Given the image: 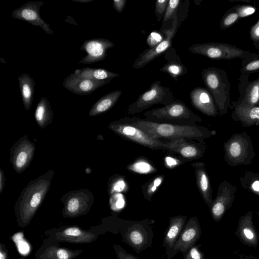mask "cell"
Segmentation results:
<instances>
[{
    "mask_svg": "<svg viewBox=\"0 0 259 259\" xmlns=\"http://www.w3.org/2000/svg\"><path fill=\"white\" fill-rule=\"evenodd\" d=\"M143 130L149 135L159 139L168 140L187 139L200 141L204 137L201 128L196 125H181L162 123L142 119L137 117H125L120 119Z\"/></svg>",
    "mask_w": 259,
    "mask_h": 259,
    "instance_id": "obj_1",
    "label": "cell"
},
{
    "mask_svg": "<svg viewBox=\"0 0 259 259\" xmlns=\"http://www.w3.org/2000/svg\"><path fill=\"white\" fill-rule=\"evenodd\" d=\"M144 116L149 121L181 125H196L201 121L185 103L177 99L169 105L145 111Z\"/></svg>",
    "mask_w": 259,
    "mask_h": 259,
    "instance_id": "obj_2",
    "label": "cell"
},
{
    "mask_svg": "<svg viewBox=\"0 0 259 259\" xmlns=\"http://www.w3.org/2000/svg\"><path fill=\"white\" fill-rule=\"evenodd\" d=\"M39 177L24 189L19 199L18 210L20 221L23 224L27 223L32 217L36 209L45 197L49 188V180L45 177Z\"/></svg>",
    "mask_w": 259,
    "mask_h": 259,
    "instance_id": "obj_3",
    "label": "cell"
},
{
    "mask_svg": "<svg viewBox=\"0 0 259 259\" xmlns=\"http://www.w3.org/2000/svg\"><path fill=\"white\" fill-rule=\"evenodd\" d=\"M124 221V227L122 228L121 236L126 244L138 253L151 247L153 237L152 220Z\"/></svg>",
    "mask_w": 259,
    "mask_h": 259,
    "instance_id": "obj_4",
    "label": "cell"
},
{
    "mask_svg": "<svg viewBox=\"0 0 259 259\" xmlns=\"http://www.w3.org/2000/svg\"><path fill=\"white\" fill-rule=\"evenodd\" d=\"M161 82L160 80L152 82L148 90L128 106V114L134 115L157 104L166 106L171 103L175 100L172 92L169 88L162 85Z\"/></svg>",
    "mask_w": 259,
    "mask_h": 259,
    "instance_id": "obj_5",
    "label": "cell"
},
{
    "mask_svg": "<svg viewBox=\"0 0 259 259\" xmlns=\"http://www.w3.org/2000/svg\"><path fill=\"white\" fill-rule=\"evenodd\" d=\"M201 74L204 84L217 104L223 106L228 101L230 93V84L226 72L220 68L210 67L204 68Z\"/></svg>",
    "mask_w": 259,
    "mask_h": 259,
    "instance_id": "obj_6",
    "label": "cell"
},
{
    "mask_svg": "<svg viewBox=\"0 0 259 259\" xmlns=\"http://www.w3.org/2000/svg\"><path fill=\"white\" fill-rule=\"evenodd\" d=\"M108 127L120 136L143 146L153 150H167L165 143L138 127L120 119L111 122Z\"/></svg>",
    "mask_w": 259,
    "mask_h": 259,
    "instance_id": "obj_7",
    "label": "cell"
},
{
    "mask_svg": "<svg viewBox=\"0 0 259 259\" xmlns=\"http://www.w3.org/2000/svg\"><path fill=\"white\" fill-rule=\"evenodd\" d=\"M188 50L192 53L215 60L245 58L250 54L249 52L232 45L218 42L195 44Z\"/></svg>",
    "mask_w": 259,
    "mask_h": 259,
    "instance_id": "obj_8",
    "label": "cell"
},
{
    "mask_svg": "<svg viewBox=\"0 0 259 259\" xmlns=\"http://www.w3.org/2000/svg\"><path fill=\"white\" fill-rule=\"evenodd\" d=\"M178 28V16L176 15L172 20L171 27L169 29H164L161 31L164 35L163 40L155 47L147 49L140 54L135 60L133 67L135 69H141L165 53L171 47L172 39L177 33Z\"/></svg>",
    "mask_w": 259,
    "mask_h": 259,
    "instance_id": "obj_9",
    "label": "cell"
},
{
    "mask_svg": "<svg viewBox=\"0 0 259 259\" xmlns=\"http://www.w3.org/2000/svg\"><path fill=\"white\" fill-rule=\"evenodd\" d=\"M44 3L41 1L28 2L20 7L12 11L13 18L26 21L35 26L41 28L48 34L54 33L50 25L46 22L40 15V10Z\"/></svg>",
    "mask_w": 259,
    "mask_h": 259,
    "instance_id": "obj_10",
    "label": "cell"
},
{
    "mask_svg": "<svg viewBox=\"0 0 259 259\" xmlns=\"http://www.w3.org/2000/svg\"><path fill=\"white\" fill-rule=\"evenodd\" d=\"M201 235V229L197 218H190L186 223L174 247L166 255L167 259H171L178 252L185 253L195 245Z\"/></svg>",
    "mask_w": 259,
    "mask_h": 259,
    "instance_id": "obj_11",
    "label": "cell"
},
{
    "mask_svg": "<svg viewBox=\"0 0 259 259\" xmlns=\"http://www.w3.org/2000/svg\"><path fill=\"white\" fill-rule=\"evenodd\" d=\"M114 46L111 40L103 38L85 40L79 50L86 52L87 55L79 62L90 64L103 61L107 56V50Z\"/></svg>",
    "mask_w": 259,
    "mask_h": 259,
    "instance_id": "obj_12",
    "label": "cell"
},
{
    "mask_svg": "<svg viewBox=\"0 0 259 259\" xmlns=\"http://www.w3.org/2000/svg\"><path fill=\"white\" fill-rule=\"evenodd\" d=\"M111 79L98 81L77 75L73 72L64 80L63 87L71 92L80 96L88 95L107 84Z\"/></svg>",
    "mask_w": 259,
    "mask_h": 259,
    "instance_id": "obj_13",
    "label": "cell"
},
{
    "mask_svg": "<svg viewBox=\"0 0 259 259\" xmlns=\"http://www.w3.org/2000/svg\"><path fill=\"white\" fill-rule=\"evenodd\" d=\"M19 139L11 150V160L17 172H21L29 165L34 153V145L27 139Z\"/></svg>",
    "mask_w": 259,
    "mask_h": 259,
    "instance_id": "obj_14",
    "label": "cell"
},
{
    "mask_svg": "<svg viewBox=\"0 0 259 259\" xmlns=\"http://www.w3.org/2000/svg\"><path fill=\"white\" fill-rule=\"evenodd\" d=\"M193 140L180 138L170 140L165 143L167 151L176 153L186 160H193L201 156L198 144Z\"/></svg>",
    "mask_w": 259,
    "mask_h": 259,
    "instance_id": "obj_15",
    "label": "cell"
},
{
    "mask_svg": "<svg viewBox=\"0 0 259 259\" xmlns=\"http://www.w3.org/2000/svg\"><path fill=\"white\" fill-rule=\"evenodd\" d=\"M191 104L197 109L207 115L215 112L213 97L209 91L202 87H197L190 93Z\"/></svg>",
    "mask_w": 259,
    "mask_h": 259,
    "instance_id": "obj_16",
    "label": "cell"
},
{
    "mask_svg": "<svg viewBox=\"0 0 259 259\" xmlns=\"http://www.w3.org/2000/svg\"><path fill=\"white\" fill-rule=\"evenodd\" d=\"M187 220V216L179 215L169 219V224L163 238V246L165 247L167 255L174 247L183 231Z\"/></svg>",
    "mask_w": 259,
    "mask_h": 259,
    "instance_id": "obj_17",
    "label": "cell"
},
{
    "mask_svg": "<svg viewBox=\"0 0 259 259\" xmlns=\"http://www.w3.org/2000/svg\"><path fill=\"white\" fill-rule=\"evenodd\" d=\"M166 63L159 70L169 74L175 81L178 80L179 76L188 73V69L182 62L180 56L177 53L174 48L170 47L164 54Z\"/></svg>",
    "mask_w": 259,
    "mask_h": 259,
    "instance_id": "obj_18",
    "label": "cell"
},
{
    "mask_svg": "<svg viewBox=\"0 0 259 259\" xmlns=\"http://www.w3.org/2000/svg\"><path fill=\"white\" fill-rule=\"evenodd\" d=\"M121 94V91L115 90L103 96L92 106L89 115L94 116L108 111L115 105Z\"/></svg>",
    "mask_w": 259,
    "mask_h": 259,
    "instance_id": "obj_19",
    "label": "cell"
},
{
    "mask_svg": "<svg viewBox=\"0 0 259 259\" xmlns=\"http://www.w3.org/2000/svg\"><path fill=\"white\" fill-rule=\"evenodd\" d=\"M18 79L24 108L29 110L33 100L35 82L33 78L27 73L20 75Z\"/></svg>",
    "mask_w": 259,
    "mask_h": 259,
    "instance_id": "obj_20",
    "label": "cell"
},
{
    "mask_svg": "<svg viewBox=\"0 0 259 259\" xmlns=\"http://www.w3.org/2000/svg\"><path fill=\"white\" fill-rule=\"evenodd\" d=\"M54 113L49 100L42 97L36 105L35 118L38 124L41 128L50 124L53 119Z\"/></svg>",
    "mask_w": 259,
    "mask_h": 259,
    "instance_id": "obj_21",
    "label": "cell"
},
{
    "mask_svg": "<svg viewBox=\"0 0 259 259\" xmlns=\"http://www.w3.org/2000/svg\"><path fill=\"white\" fill-rule=\"evenodd\" d=\"M74 72L79 76L98 81L112 79L120 76L118 74L100 68L84 67L76 69Z\"/></svg>",
    "mask_w": 259,
    "mask_h": 259,
    "instance_id": "obj_22",
    "label": "cell"
},
{
    "mask_svg": "<svg viewBox=\"0 0 259 259\" xmlns=\"http://www.w3.org/2000/svg\"><path fill=\"white\" fill-rule=\"evenodd\" d=\"M59 239L72 242H88L94 238L93 234L82 231L77 227H69L57 233Z\"/></svg>",
    "mask_w": 259,
    "mask_h": 259,
    "instance_id": "obj_23",
    "label": "cell"
},
{
    "mask_svg": "<svg viewBox=\"0 0 259 259\" xmlns=\"http://www.w3.org/2000/svg\"><path fill=\"white\" fill-rule=\"evenodd\" d=\"M191 165L195 168L198 188L206 201H209V181L207 176L202 167L201 163H193Z\"/></svg>",
    "mask_w": 259,
    "mask_h": 259,
    "instance_id": "obj_24",
    "label": "cell"
},
{
    "mask_svg": "<svg viewBox=\"0 0 259 259\" xmlns=\"http://www.w3.org/2000/svg\"><path fill=\"white\" fill-rule=\"evenodd\" d=\"M126 168L132 171L140 174L154 173L156 169L149 161L145 158H139L130 164Z\"/></svg>",
    "mask_w": 259,
    "mask_h": 259,
    "instance_id": "obj_25",
    "label": "cell"
},
{
    "mask_svg": "<svg viewBox=\"0 0 259 259\" xmlns=\"http://www.w3.org/2000/svg\"><path fill=\"white\" fill-rule=\"evenodd\" d=\"M82 193H72L66 203V210L71 214H76L81 212L84 206L83 197H81Z\"/></svg>",
    "mask_w": 259,
    "mask_h": 259,
    "instance_id": "obj_26",
    "label": "cell"
},
{
    "mask_svg": "<svg viewBox=\"0 0 259 259\" xmlns=\"http://www.w3.org/2000/svg\"><path fill=\"white\" fill-rule=\"evenodd\" d=\"M245 95V102L249 106H255L259 102V77L248 85Z\"/></svg>",
    "mask_w": 259,
    "mask_h": 259,
    "instance_id": "obj_27",
    "label": "cell"
},
{
    "mask_svg": "<svg viewBox=\"0 0 259 259\" xmlns=\"http://www.w3.org/2000/svg\"><path fill=\"white\" fill-rule=\"evenodd\" d=\"M76 254L63 248L51 247L45 251L41 257L42 259H70Z\"/></svg>",
    "mask_w": 259,
    "mask_h": 259,
    "instance_id": "obj_28",
    "label": "cell"
},
{
    "mask_svg": "<svg viewBox=\"0 0 259 259\" xmlns=\"http://www.w3.org/2000/svg\"><path fill=\"white\" fill-rule=\"evenodd\" d=\"M163 180L162 176H158L148 184L146 187L143 188V195L146 199L151 201V197L160 186Z\"/></svg>",
    "mask_w": 259,
    "mask_h": 259,
    "instance_id": "obj_29",
    "label": "cell"
},
{
    "mask_svg": "<svg viewBox=\"0 0 259 259\" xmlns=\"http://www.w3.org/2000/svg\"><path fill=\"white\" fill-rule=\"evenodd\" d=\"M180 3V0H169L163 16L162 23L174 19L177 15L178 9Z\"/></svg>",
    "mask_w": 259,
    "mask_h": 259,
    "instance_id": "obj_30",
    "label": "cell"
},
{
    "mask_svg": "<svg viewBox=\"0 0 259 259\" xmlns=\"http://www.w3.org/2000/svg\"><path fill=\"white\" fill-rule=\"evenodd\" d=\"M259 71V58H256L246 63L241 69V73H252Z\"/></svg>",
    "mask_w": 259,
    "mask_h": 259,
    "instance_id": "obj_31",
    "label": "cell"
},
{
    "mask_svg": "<svg viewBox=\"0 0 259 259\" xmlns=\"http://www.w3.org/2000/svg\"><path fill=\"white\" fill-rule=\"evenodd\" d=\"M168 2V0H157L156 1L155 13L158 21H160L164 16Z\"/></svg>",
    "mask_w": 259,
    "mask_h": 259,
    "instance_id": "obj_32",
    "label": "cell"
},
{
    "mask_svg": "<svg viewBox=\"0 0 259 259\" xmlns=\"http://www.w3.org/2000/svg\"><path fill=\"white\" fill-rule=\"evenodd\" d=\"M239 18L238 14L235 12L230 13L222 19L220 26L222 29H226L233 24Z\"/></svg>",
    "mask_w": 259,
    "mask_h": 259,
    "instance_id": "obj_33",
    "label": "cell"
},
{
    "mask_svg": "<svg viewBox=\"0 0 259 259\" xmlns=\"http://www.w3.org/2000/svg\"><path fill=\"white\" fill-rule=\"evenodd\" d=\"M164 38L161 33L158 31H153L149 34L147 39V43L153 48L160 44Z\"/></svg>",
    "mask_w": 259,
    "mask_h": 259,
    "instance_id": "obj_34",
    "label": "cell"
},
{
    "mask_svg": "<svg viewBox=\"0 0 259 259\" xmlns=\"http://www.w3.org/2000/svg\"><path fill=\"white\" fill-rule=\"evenodd\" d=\"M183 255L184 259H203V254L196 245L189 248Z\"/></svg>",
    "mask_w": 259,
    "mask_h": 259,
    "instance_id": "obj_35",
    "label": "cell"
},
{
    "mask_svg": "<svg viewBox=\"0 0 259 259\" xmlns=\"http://www.w3.org/2000/svg\"><path fill=\"white\" fill-rule=\"evenodd\" d=\"M127 184L122 178H118L114 181L111 187V193H120L126 191Z\"/></svg>",
    "mask_w": 259,
    "mask_h": 259,
    "instance_id": "obj_36",
    "label": "cell"
},
{
    "mask_svg": "<svg viewBox=\"0 0 259 259\" xmlns=\"http://www.w3.org/2000/svg\"><path fill=\"white\" fill-rule=\"evenodd\" d=\"M236 12L240 18L252 15L255 12V8L250 6H239L235 9Z\"/></svg>",
    "mask_w": 259,
    "mask_h": 259,
    "instance_id": "obj_37",
    "label": "cell"
},
{
    "mask_svg": "<svg viewBox=\"0 0 259 259\" xmlns=\"http://www.w3.org/2000/svg\"><path fill=\"white\" fill-rule=\"evenodd\" d=\"M114 247L118 259H140L127 252L119 245H115Z\"/></svg>",
    "mask_w": 259,
    "mask_h": 259,
    "instance_id": "obj_38",
    "label": "cell"
},
{
    "mask_svg": "<svg viewBox=\"0 0 259 259\" xmlns=\"http://www.w3.org/2000/svg\"><path fill=\"white\" fill-rule=\"evenodd\" d=\"M112 200V202H111V205L113 210H118L124 207V200L122 195H116Z\"/></svg>",
    "mask_w": 259,
    "mask_h": 259,
    "instance_id": "obj_39",
    "label": "cell"
},
{
    "mask_svg": "<svg viewBox=\"0 0 259 259\" xmlns=\"http://www.w3.org/2000/svg\"><path fill=\"white\" fill-rule=\"evenodd\" d=\"M225 207L224 204L220 201L216 202L212 207L211 212L214 217H219L224 212Z\"/></svg>",
    "mask_w": 259,
    "mask_h": 259,
    "instance_id": "obj_40",
    "label": "cell"
},
{
    "mask_svg": "<svg viewBox=\"0 0 259 259\" xmlns=\"http://www.w3.org/2000/svg\"><path fill=\"white\" fill-rule=\"evenodd\" d=\"M250 36L253 41H259V20L251 28Z\"/></svg>",
    "mask_w": 259,
    "mask_h": 259,
    "instance_id": "obj_41",
    "label": "cell"
},
{
    "mask_svg": "<svg viewBox=\"0 0 259 259\" xmlns=\"http://www.w3.org/2000/svg\"><path fill=\"white\" fill-rule=\"evenodd\" d=\"M241 146L238 142H233L230 147V153L233 157L238 156L241 153Z\"/></svg>",
    "mask_w": 259,
    "mask_h": 259,
    "instance_id": "obj_42",
    "label": "cell"
},
{
    "mask_svg": "<svg viewBox=\"0 0 259 259\" xmlns=\"http://www.w3.org/2000/svg\"><path fill=\"white\" fill-rule=\"evenodd\" d=\"M126 3V0H114L113 1V6L117 12L121 13L125 7Z\"/></svg>",
    "mask_w": 259,
    "mask_h": 259,
    "instance_id": "obj_43",
    "label": "cell"
},
{
    "mask_svg": "<svg viewBox=\"0 0 259 259\" xmlns=\"http://www.w3.org/2000/svg\"><path fill=\"white\" fill-rule=\"evenodd\" d=\"M20 242H17V246L19 252L23 254L27 253L29 250V247L28 244L25 240L21 239Z\"/></svg>",
    "mask_w": 259,
    "mask_h": 259,
    "instance_id": "obj_44",
    "label": "cell"
},
{
    "mask_svg": "<svg viewBox=\"0 0 259 259\" xmlns=\"http://www.w3.org/2000/svg\"><path fill=\"white\" fill-rule=\"evenodd\" d=\"M165 161L166 164L169 167H172L173 166H175L179 163L177 159H174L170 157H167L165 158Z\"/></svg>",
    "mask_w": 259,
    "mask_h": 259,
    "instance_id": "obj_45",
    "label": "cell"
},
{
    "mask_svg": "<svg viewBox=\"0 0 259 259\" xmlns=\"http://www.w3.org/2000/svg\"><path fill=\"white\" fill-rule=\"evenodd\" d=\"M243 233L245 237L248 239H252L254 237V235L252 231L249 229L245 228L243 230Z\"/></svg>",
    "mask_w": 259,
    "mask_h": 259,
    "instance_id": "obj_46",
    "label": "cell"
},
{
    "mask_svg": "<svg viewBox=\"0 0 259 259\" xmlns=\"http://www.w3.org/2000/svg\"><path fill=\"white\" fill-rule=\"evenodd\" d=\"M5 185V177L3 170L1 169L0 172V193L3 191Z\"/></svg>",
    "mask_w": 259,
    "mask_h": 259,
    "instance_id": "obj_47",
    "label": "cell"
},
{
    "mask_svg": "<svg viewBox=\"0 0 259 259\" xmlns=\"http://www.w3.org/2000/svg\"><path fill=\"white\" fill-rule=\"evenodd\" d=\"M252 189L255 191H259V181H256L252 185Z\"/></svg>",
    "mask_w": 259,
    "mask_h": 259,
    "instance_id": "obj_48",
    "label": "cell"
},
{
    "mask_svg": "<svg viewBox=\"0 0 259 259\" xmlns=\"http://www.w3.org/2000/svg\"><path fill=\"white\" fill-rule=\"evenodd\" d=\"M72 1H73L74 2H77V3H81V4H85V3H90L92 1H93L94 0H71Z\"/></svg>",
    "mask_w": 259,
    "mask_h": 259,
    "instance_id": "obj_49",
    "label": "cell"
},
{
    "mask_svg": "<svg viewBox=\"0 0 259 259\" xmlns=\"http://www.w3.org/2000/svg\"><path fill=\"white\" fill-rule=\"evenodd\" d=\"M0 259H7L6 253L2 248L0 251Z\"/></svg>",
    "mask_w": 259,
    "mask_h": 259,
    "instance_id": "obj_50",
    "label": "cell"
},
{
    "mask_svg": "<svg viewBox=\"0 0 259 259\" xmlns=\"http://www.w3.org/2000/svg\"><path fill=\"white\" fill-rule=\"evenodd\" d=\"M256 47L257 48H258V49H259V41L257 42V44Z\"/></svg>",
    "mask_w": 259,
    "mask_h": 259,
    "instance_id": "obj_51",
    "label": "cell"
}]
</instances>
